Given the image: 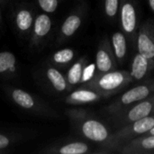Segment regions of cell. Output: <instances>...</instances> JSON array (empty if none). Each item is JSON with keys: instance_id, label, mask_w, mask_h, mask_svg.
Masks as SVG:
<instances>
[{"instance_id": "cell-1", "label": "cell", "mask_w": 154, "mask_h": 154, "mask_svg": "<svg viewBox=\"0 0 154 154\" xmlns=\"http://www.w3.org/2000/svg\"><path fill=\"white\" fill-rule=\"evenodd\" d=\"M132 80L131 72L127 70H111L106 73H96L88 81L87 88L101 94L103 97H109L124 89Z\"/></svg>"}, {"instance_id": "cell-2", "label": "cell", "mask_w": 154, "mask_h": 154, "mask_svg": "<svg viewBox=\"0 0 154 154\" xmlns=\"http://www.w3.org/2000/svg\"><path fill=\"white\" fill-rule=\"evenodd\" d=\"M154 94V80L149 81L146 84L139 85L132 89L124 93L119 99L107 107L108 112L111 114H116L127 106H130L135 103H138Z\"/></svg>"}, {"instance_id": "cell-3", "label": "cell", "mask_w": 154, "mask_h": 154, "mask_svg": "<svg viewBox=\"0 0 154 154\" xmlns=\"http://www.w3.org/2000/svg\"><path fill=\"white\" fill-rule=\"evenodd\" d=\"M154 127V114L149 116L141 118L137 121L125 125L121 130L116 132L110 138V142H118L124 140H130L137 135H144Z\"/></svg>"}, {"instance_id": "cell-4", "label": "cell", "mask_w": 154, "mask_h": 154, "mask_svg": "<svg viewBox=\"0 0 154 154\" xmlns=\"http://www.w3.org/2000/svg\"><path fill=\"white\" fill-rule=\"evenodd\" d=\"M152 114H154V94L138 103H135V105L127 110H122L116 115H117V119L120 123L127 125L149 116Z\"/></svg>"}, {"instance_id": "cell-5", "label": "cell", "mask_w": 154, "mask_h": 154, "mask_svg": "<svg viewBox=\"0 0 154 154\" xmlns=\"http://www.w3.org/2000/svg\"><path fill=\"white\" fill-rule=\"evenodd\" d=\"M96 67L97 73H106L114 70L116 68V57L113 47L110 45L108 40H103L97 51L96 54Z\"/></svg>"}, {"instance_id": "cell-6", "label": "cell", "mask_w": 154, "mask_h": 154, "mask_svg": "<svg viewBox=\"0 0 154 154\" xmlns=\"http://www.w3.org/2000/svg\"><path fill=\"white\" fill-rule=\"evenodd\" d=\"M137 49L139 53L153 61L154 60V26L144 23L137 35Z\"/></svg>"}, {"instance_id": "cell-7", "label": "cell", "mask_w": 154, "mask_h": 154, "mask_svg": "<svg viewBox=\"0 0 154 154\" xmlns=\"http://www.w3.org/2000/svg\"><path fill=\"white\" fill-rule=\"evenodd\" d=\"M82 134L86 138L97 143H103L109 138V132L106 125L95 119H88L81 125Z\"/></svg>"}, {"instance_id": "cell-8", "label": "cell", "mask_w": 154, "mask_h": 154, "mask_svg": "<svg viewBox=\"0 0 154 154\" xmlns=\"http://www.w3.org/2000/svg\"><path fill=\"white\" fill-rule=\"evenodd\" d=\"M120 16L123 30L129 34L135 32L137 16L134 5L132 0H120Z\"/></svg>"}, {"instance_id": "cell-9", "label": "cell", "mask_w": 154, "mask_h": 154, "mask_svg": "<svg viewBox=\"0 0 154 154\" xmlns=\"http://www.w3.org/2000/svg\"><path fill=\"white\" fill-rule=\"evenodd\" d=\"M154 150V134L144 135L143 137L134 139L126 144L122 152L127 154L147 152Z\"/></svg>"}, {"instance_id": "cell-10", "label": "cell", "mask_w": 154, "mask_h": 154, "mask_svg": "<svg viewBox=\"0 0 154 154\" xmlns=\"http://www.w3.org/2000/svg\"><path fill=\"white\" fill-rule=\"evenodd\" d=\"M152 66H153L152 60L147 59L141 53H138L137 55H135L132 64L131 75L133 79L136 80L143 79Z\"/></svg>"}, {"instance_id": "cell-11", "label": "cell", "mask_w": 154, "mask_h": 154, "mask_svg": "<svg viewBox=\"0 0 154 154\" xmlns=\"http://www.w3.org/2000/svg\"><path fill=\"white\" fill-rule=\"evenodd\" d=\"M103 96L92 89H79L74 91L69 97V102L72 104H88L99 100Z\"/></svg>"}, {"instance_id": "cell-12", "label": "cell", "mask_w": 154, "mask_h": 154, "mask_svg": "<svg viewBox=\"0 0 154 154\" xmlns=\"http://www.w3.org/2000/svg\"><path fill=\"white\" fill-rule=\"evenodd\" d=\"M112 47L116 59L117 60H123L127 52L126 39L123 32H116L112 35Z\"/></svg>"}, {"instance_id": "cell-13", "label": "cell", "mask_w": 154, "mask_h": 154, "mask_svg": "<svg viewBox=\"0 0 154 154\" xmlns=\"http://www.w3.org/2000/svg\"><path fill=\"white\" fill-rule=\"evenodd\" d=\"M80 25H81V18L77 14H71L64 21L61 27V32L65 36L69 37L77 32V30L80 27Z\"/></svg>"}, {"instance_id": "cell-14", "label": "cell", "mask_w": 154, "mask_h": 154, "mask_svg": "<svg viewBox=\"0 0 154 154\" xmlns=\"http://www.w3.org/2000/svg\"><path fill=\"white\" fill-rule=\"evenodd\" d=\"M51 27V22L50 17L46 14H41L37 17L35 21L34 32L38 36L42 37L50 32Z\"/></svg>"}, {"instance_id": "cell-15", "label": "cell", "mask_w": 154, "mask_h": 154, "mask_svg": "<svg viewBox=\"0 0 154 154\" xmlns=\"http://www.w3.org/2000/svg\"><path fill=\"white\" fill-rule=\"evenodd\" d=\"M85 68L84 61L82 60L75 63L68 72V81L70 85H76L82 81L83 69Z\"/></svg>"}, {"instance_id": "cell-16", "label": "cell", "mask_w": 154, "mask_h": 154, "mask_svg": "<svg viewBox=\"0 0 154 154\" xmlns=\"http://www.w3.org/2000/svg\"><path fill=\"white\" fill-rule=\"evenodd\" d=\"M47 76L51 80V84L58 91H63L66 88V80L62 74L55 69H49L47 71Z\"/></svg>"}, {"instance_id": "cell-17", "label": "cell", "mask_w": 154, "mask_h": 154, "mask_svg": "<svg viewBox=\"0 0 154 154\" xmlns=\"http://www.w3.org/2000/svg\"><path fill=\"white\" fill-rule=\"evenodd\" d=\"M13 98L19 106H21L23 108L30 109L34 105V102H33V99L32 98V97L28 93H26L21 89L14 90Z\"/></svg>"}, {"instance_id": "cell-18", "label": "cell", "mask_w": 154, "mask_h": 154, "mask_svg": "<svg viewBox=\"0 0 154 154\" xmlns=\"http://www.w3.org/2000/svg\"><path fill=\"white\" fill-rule=\"evenodd\" d=\"M88 146L84 143H72L62 146L60 149L61 154H83L88 152Z\"/></svg>"}, {"instance_id": "cell-19", "label": "cell", "mask_w": 154, "mask_h": 154, "mask_svg": "<svg viewBox=\"0 0 154 154\" xmlns=\"http://www.w3.org/2000/svg\"><path fill=\"white\" fill-rule=\"evenodd\" d=\"M32 17L29 11L22 10L18 13L16 16V23L20 30L22 31L28 30L32 25Z\"/></svg>"}, {"instance_id": "cell-20", "label": "cell", "mask_w": 154, "mask_h": 154, "mask_svg": "<svg viewBox=\"0 0 154 154\" xmlns=\"http://www.w3.org/2000/svg\"><path fill=\"white\" fill-rule=\"evenodd\" d=\"M15 63V57L8 51L0 52V73L13 68Z\"/></svg>"}, {"instance_id": "cell-21", "label": "cell", "mask_w": 154, "mask_h": 154, "mask_svg": "<svg viewBox=\"0 0 154 154\" xmlns=\"http://www.w3.org/2000/svg\"><path fill=\"white\" fill-rule=\"evenodd\" d=\"M119 10L120 0H105V12L108 17H116Z\"/></svg>"}, {"instance_id": "cell-22", "label": "cell", "mask_w": 154, "mask_h": 154, "mask_svg": "<svg viewBox=\"0 0 154 154\" xmlns=\"http://www.w3.org/2000/svg\"><path fill=\"white\" fill-rule=\"evenodd\" d=\"M74 57V51L70 49H63L61 51H57L53 59L57 63H67L69 62Z\"/></svg>"}, {"instance_id": "cell-23", "label": "cell", "mask_w": 154, "mask_h": 154, "mask_svg": "<svg viewBox=\"0 0 154 154\" xmlns=\"http://www.w3.org/2000/svg\"><path fill=\"white\" fill-rule=\"evenodd\" d=\"M96 70H97L96 63H92L90 65L85 66L83 69V74H82V82L89 81L95 76Z\"/></svg>"}, {"instance_id": "cell-24", "label": "cell", "mask_w": 154, "mask_h": 154, "mask_svg": "<svg viewBox=\"0 0 154 154\" xmlns=\"http://www.w3.org/2000/svg\"><path fill=\"white\" fill-rule=\"evenodd\" d=\"M39 5L47 13H52L57 9L58 0H39Z\"/></svg>"}, {"instance_id": "cell-25", "label": "cell", "mask_w": 154, "mask_h": 154, "mask_svg": "<svg viewBox=\"0 0 154 154\" xmlns=\"http://www.w3.org/2000/svg\"><path fill=\"white\" fill-rule=\"evenodd\" d=\"M8 144H9V140H8V138H6L5 136L0 134V149H3V148L7 147Z\"/></svg>"}, {"instance_id": "cell-26", "label": "cell", "mask_w": 154, "mask_h": 154, "mask_svg": "<svg viewBox=\"0 0 154 154\" xmlns=\"http://www.w3.org/2000/svg\"><path fill=\"white\" fill-rule=\"evenodd\" d=\"M149 4H150V6H151L152 10L154 12V0H149Z\"/></svg>"}, {"instance_id": "cell-27", "label": "cell", "mask_w": 154, "mask_h": 154, "mask_svg": "<svg viewBox=\"0 0 154 154\" xmlns=\"http://www.w3.org/2000/svg\"><path fill=\"white\" fill-rule=\"evenodd\" d=\"M152 134H154V127L152 128V129H151L146 134H144V135H152Z\"/></svg>"}, {"instance_id": "cell-28", "label": "cell", "mask_w": 154, "mask_h": 154, "mask_svg": "<svg viewBox=\"0 0 154 154\" xmlns=\"http://www.w3.org/2000/svg\"><path fill=\"white\" fill-rule=\"evenodd\" d=\"M0 19H1V14H0Z\"/></svg>"}]
</instances>
